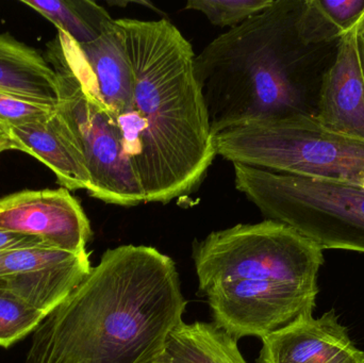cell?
<instances>
[{
  "instance_id": "obj_23",
  "label": "cell",
  "mask_w": 364,
  "mask_h": 363,
  "mask_svg": "<svg viewBox=\"0 0 364 363\" xmlns=\"http://www.w3.org/2000/svg\"><path fill=\"white\" fill-rule=\"evenodd\" d=\"M11 149H12V145L9 138L8 129L0 125V153Z\"/></svg>"
},
{
  "instance_id": "obj_25",
  "label": "cell",
  "mask_w": 364,
  "mask_h": 363,
  "mask_svg": "<svg viewBox=\"0 0 364 363\" xmlns=\"http://www.w3.org/2000/svg\"><path fill=\"white\" fill-rule=\"evenodd\" d=\"M361 23H363V21H361ZM359 50H360L361 64H363L364 75V33L361 31V26L360 31H359Z\"/></svg>"
},
{
  "instance_id": "obj_3",
  "label": "cell",
  "mask_w": 364,
  "mask_h": 363,
  "mask_svg": "<svg viewBox=\"0 0 364 363\" xmlns=\"http://www.w3.org/2000/svg\"><path fill=\"white\" fill-rule=\"evenodd\" d=\"M117 21L134 72L132 113L144 126L139 181L145 202L168 204L199 187L216 156L196 55L168 19Z\"/></svg>"
},
{
  "instance_id": "obj_12",
  "label": "cell",
  "mask_w": 364,
  "mask_h": 363,
  "mask_svg": "<svg viewBox=\"0 0 364 363\" xmlns=\"http://www.w3.org/2000/svg\"><path fill=\"white\" fill-rule=\"evenodd\" d=\"M257 363H364L333 309L322 317L295 322L261 339Z\"/></svg>"
},
{
  "instance_id": "obj_18",
  "label": "cell",
  "mask_w": 364,
  "mask_h": 363,
  "mask_svg": "<svg viewBox=\"0 0 364 363\" xmlns=\"http://www.w3.org/2000/svg\"><path fill=\"white\" fill-rule=\"evenodd\" d=\"M21 4L40 13L77 45L98 40L114 21L106 9L90 0H23Z\"/></svg>"
},
{
  "instance_id": "obj_17",
  "label": "cell",
  "mask_w": 364,
  "mask_h": 363,
  "mask_svg": "<svg viewBox=\"0 0 364 363\" xmlns=\"http://www.w3.org/2000/svg\"><path fill=\"white\" fill-rule=\"evenodd\" d=\"M364 17V0H301L296 29L306 45L337 43Z\"/></svg>"
},
{
  "instance_id": "obj_10",
  "label": "cell",
  "mask_w": 364,
  "mask_h": 363,
  "mask_svg": "<svg viewBox=\"0 0 364 363\" xmlns=\"http://www.w3.org/2000/svg\"><path fill=\"white\" fill-rule=\"evenodd\" d=\"M0 229L36 237L53 249L85 253L91 225L68 190L17 192L0 198Z\"/></svg>"
},
{
  "instance_id": "obj_2",
  "label": "cell",
  "mask_w": 364,
  "mask_h": 363,
  "mask_svg": "<svg viewBox=\"0 0 364 363\" xmlns=\"http://www.w3.org/2000/svg\"><path fill=\"white\" fill-rule=\"evenodd\" d=\"M301 1L275 0L195 58L213 136L256 119L316 117L321 81L338 42L306 45L301 40L296 29Z\"/></svg>"
},
{
  "instance_id": "obj_6",
  "label": "cell",
  "mask_w": 364,
  "mask_h": 363,
  "mask_svg": "<svg viewBox=\"0 0 364 363\" xmlns=\"http://www.w3.org/2000/svg\"><path fill=\"white\" fill-rule=\"evenodd\" d=\"M235 188L262 213L325 249L364 254V191L233 164Z\"/></svg>"
},
{
  "instance_id": "obj_21",
  "label": "cell",
  "mask_w": 364,
  "mask_h": 363,
  "mask_svg": "<svg viewBox=\"0 0 364 363\" xmlns=\"http://www.w3.org/2000/svg\"><path fill=\"white\" fill-rule=\"evenodd\" d=\"M57 106L0 91V125L6 129L46 121Z\"/></svg>"
},
{
  "instance_id": "obj_24",
  "label": "cell",
  "mask_w": 364,
  "mask_h": 363,
  "mask_svg": "<svg viewBox=\"0 0 364 363\" xmlns=\"http://www.w3.org/2000/svg\"><path fill=\"white\" fill-rule=\"evenodd\" d=\"M147 363H172V362H171L170 356H168V354L166 353V350H164L160 355H158L157 357L154 358V359H151V362Z\"/></svg>"
},
{
  "instance_id": "obj_20",
  "label": "cell",
  "mask_w": 364,
  "mask_h": 363,
  "mask_svg": "<svg viewBox=\"0 0 364 363\" xmlns=\"http://www.w3.org/2000/svg\"><path fill=\"white\" fill-rule=\"evenodd\" d=\"M275 0H190L186 10L203 13L218 27L235 28L273 6Z\"/></svg>"
},
{
  "instance_id": "obj_15",
  "label": "cell",
  "mask_w": 364,
  "mask_h": 363,
  "mask_svg": "<svg viewBox=\"0 0 364 363\" xmlns=\"http://www.w3.org/2000/svg\"><path fill=\"white\" fill-rule=\"evenodd\" d=\"M0 91L57 106V75L36 49L0 34Z\"/></svg>"
},
{
  "instance_id": "obj_11",
  "label": "cell",
  "mask_w": 364,
  "mask_h": 363,
  "mask_svg": "<svg viewBox=\"0 0 364 363\" xmlns=\"http://www.w3.org/2000/svg\"><path fill=\"white\" fill-rule=\"evenodd\" d=\"M361 21L338 40L333 61L321 81L316 117L333 131L364 140Z\"/></svg>"
},
{
  "instance_id": "obj_13",
  "label": "cell",
  "mask_w": 364,
  "mask_h": 363,
  "mask_svg": "<svg viewBox=\"0 0 364 363\" xmlns=\"http://www.w3.org/2000/svg\"><path fill=\"white\" fill-rule=\"evenodd\" d=\"M12 149L23 151L48 166L68 191L91 190V177L80 153L55 114L46 121L8 129Z\"/></svg>"
},
{
  "instance_id": "obj_8",
  "label": "cell",
  "mask_w": 364,
  "mask_h": 363,
  "mask_svg": "<svg viewBox=\"0 0 364 363\" xmlns=\"http://www.w3.org/2000/svg\"><path fill=\"white\" fill-rule=\"evenodd\" d=\"M318 288L277 281H235L205 292L213 323L235 340L263 339L312 317Z\"/></svg>"
},
{
  "instance_id": "obj_9",
  "label": "cell",
  "mask_w": 364,
  "mask_h": 363,
  "mask_svg": "<svg viewBox=\"0 0 364 363\" xmlns=\"http://www.w3.org/2000/svg\"><path fill=\"white\" fill-rule=\"evenodd\" d=\"M90 255L53 247H23L0 253V288L48 315L91 272Z\"/></svg>"
},
{
  "instance_id": "obj_5",
  "label": "cell",
  "mask_w": 364,
  "mask_h": 363,
  "mask_svg": "<svg viewBox=\"0 0 364 363\" xmlns=\"http://www.w3.org/2000/svg\"><path fill=\"white\" fill-rule=\"evenodd\" d=\"M216 155L231 163L364 191V140L329 129L314 115L247 121L213 136Z\"/></svg>"
},
{
  "instance_id": "obj_26",
  "label": "cell",
  "mask_w": 364,
  "mask_h": 363,
  "mask_svg": "<svg viewBox=\"0 0 364 363\" xmlns=\"http://www.w3.org/2000/svg\"><path fill=\"white\" fill-rule=\"evenodd\" d=\"M361 31H363L364 33V17L363 19V23H361Z\"/></svg>"
},
{
  "instance_id": "obj_16",
  "label": "cell",
  "mask_w": 364,
  "mask_h": 363,
  "mask_svg": "<svg viewBox=\"0 0 364 363\" xmlns=\"http://www.w3.org/2000/svg\"><path fill=\"white\" fill-rule=\"evenodd\" d=\"M172 363H247L237 341L214 323L182 322L166 341Z\"/></svg>"
},
{
  "instance_id": "obj_7",
  "label": "cell",
  "mask_w": 364,
  "mask_h": 363,
  "mask_svg": "<svg viewBox=\"0 0 364 363\" xmlns=\"http://www.w3.org/2000/svg\"><path fill=\"white\" fill-rule=\"evenodd\" d=\"M201 292L235 281L318 288L324 251L286 224L264 220L208 234L193 249Z\"/></svg>"
},
{
  "instance_id": "obj_4",
  "label": "cell",
  "mask_w": 364,
  "mask_h": 363,
  "mask_svg": "<svg viewBox=\"0 0 364 363\" xmlns=\"http://www.w3.org/2000/svg\"><path fill=\"white\" fill-rule=\"evenodd\" d=\"M57 75L58 117L91 177L90 196L117 206L144 204V193L126 153L123 134L104 104L78 45L63 32L47 44Z\"/></svg>"
},
{
  "instance_id": "obj_14",
  "label": "cell",
  "mask_w": 364,
  "mask_h": 363,
  "mask_svg": "<svg viewBox=\"0 0 364 363\" xmlns=\"http://www.w3.org/2000/svg\"><path fill=\"white\" fill-rule=\"evenodd\" d=\"M78 47L93 75L98 95L114 115L115 121L132 113L134 72L125 34L117 19L98 40Z\"/></svg>"
},
{
  "instance_id": "obj_1",
  "label": "cell",
  "mask_w": 364,
  "mask_h": 363,
  "mask_svg": "<svg viewBox=\"0 0 364 363\" xmlns=\"http://www.w3.org/2000/svg\"><path fill=\"white\" fill-rule=\"evenodd\" d=\"M186 305L172 258L144 245L108 249L36 328L26 363H147Z\"/></svg>"
},
{
  "instance_id": "obj_22",
  "label": "cell",
  "mask_w": 364,
  "mask_h": 363,
  "mask_svg": "<svg viewBox=\"0 0 364 363\" xmlns=\"http://www.w3.org/2000/svg\"><path fill=\"white\" fill-rule=\"evenodd\" d=\"M41 245L48 246L36 237L0 229V253L12 251V249H23V247L41 246Z\"/></svg>"
},
{
  "instance_id": "obj_19",
  "label": "cell",
  "mask_w": 364,
  "mask_h": 363,
  "mask_svg": "<svg viewBox=\"0 0 364 363\" xmlns=\"http://www.w3.org/2000/svg\"><path fill=\"white\" fill-rule=\"evenodd\" d=\"M46 317L16 294L0 288V347H10L36 332Z\"/></svg>"
}]
</instances>
